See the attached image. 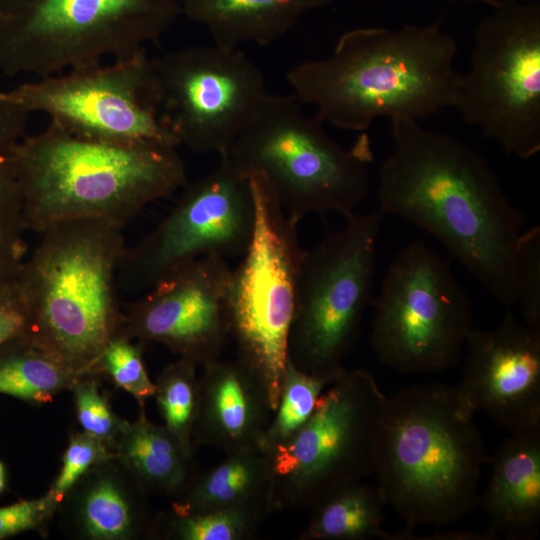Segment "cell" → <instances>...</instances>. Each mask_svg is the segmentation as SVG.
Listing matches in <instances>:
<instances>
[{
    "instance_id": "obj_20",
    "label": "cell",
    "mask_w": 540,
    "mask_h": 540,
    "mask_svg": "<svg viewBox=\"0 0 540 540\" xmlns=\"http://www.w3.org/2000/svg\"><path fill=\"white\" fill-rule=\"evenodd\" d=\"M492 474L479 498L488 530L536 532L540 519V429L512 433L489 458Z\"/></svg>"
},
{
    "instance_id": "obj_34",
    "label": "cell",
    "mask_w": 540,
    "mask_h": 540,
    "mask_svg": "<svg viewBox=\"0 0 540 540\" xmlns=\"http://www.w3.org/2000/svg\"><path fill=\"white\" fill-rule=\"evenodd\" d=\"M59 504L46 492L30 500L0 507V540L27 531L42 530L58 511Z\"/></svg>"
},
{
    "instance_id": "obj_2",
    "label": "cell",
    "mask_w": 540,
    "mask_h": 540,
    "mask_svg": "<svg viewBox=\"0 0 540 540\" xmlns=\"http://www.w3.org/2000/svg\"><path fill=\"white\" fill-rule=\"evenodd\" d=\"M457 52L440 21L359 27L343 33L328 57L295 65L286 80L324 123L364 132L378 118L420 121L453 107Z\"/></svg>"
},
{
    "instance_id": "obj_38",
    "label": "cell",
    "mask_w": 540,
    "mask_h": 540,
    "mask_svg": "<svg viewBox=\"0 0 540 540\" xmlns=\"http://www.w3.org/2000/svg\"><path fill=\"white\" fill-rule=\"evenodd\" d=\"M6 468L2 461H0V494L4 491L6 488Z\"/></svg>"
},
{
    "instance_id": "obj_36",
    "label": "cell",
    "mask_w": 540,
    "mask_h": 540,
    "mask_svg": "<svg viewBox=\"0 0 540 540\" xmlns=\"http://www.w3.org/2000/svg\"><path fill=\"white\" fill-rule=\"evenodd\" d=\"M30 113L6 100L0 90V163L25 137Z\"/></svg>"
},
{
    "instance_id": "obj_8",
    "label": "cell",
    "mask_w": 540,
    "mask_h": 540,
    "mask_svg": "<svg viewBox=\"0 0 540 540\" xmlns=\"http://www.w3.org/2000/svg\"><path fill=\"white\" fill-rule=\"evenodd\" d=\"M388 397L371 373L344 368L306 423L272 454V508H312L374 474Z\"/></svg>"
},
{
    "instance_id": "obj_18",
    "label": "cell",
    "mask_w": 540,
    "mask_h": 540,
    "mask_svg": "<svg viewBox=\"0 0 540 540\" xmlns=\"http://www.w3.org/2000/svg\"><path fill=\"white\" fill-rule=\"evenodd\" d=\"M202 367L194 444L224 454L258 445L273 413L259 375L238 357Z\"/></svg>"
},
{
    "instance_id": "obj_13",
    "label": "cell",
    "mask_w": 540,
    "mask_h": 540,
    "mask_svg": "<svg viewBox=\"0 0 540 540\" xmlns=\"http://www.w3.org/2000/svg\"><path fill=\"white\" fill-rule=\"evenodd\" d=\"M1 95L83 137L179 145L164 114L153 58L146 48L109 64L97 62L38 78Z\"/></svg>"
},
{
    "instance_id": "obj_28",
    "label": "cell",
    "mask_w": 540,
    "mask_h": 540,
    "mask_svg": "<svg viewBox=\"0 0 540 540\" xmlns=\"http://www.w3.org/2000/svg\"><path fill=\"white\" fill-rule=\"evenodd\" d=\"M332 381L302 372L286 359L279 401L258 445L272 453L292 437L310 418Z\"/></svg>"
},
{
    "instance_id": "obj_30",
    "label": "cell",
    "mask_w": 540,
    "mask_h": 540,
    "mask_svg": "<svg viewBox=\"0 0 540 540\" xmlns=\"http://www.w3.org/2000/svg\"><path fill=\"white\" fill-rule=\"evenodd\" d=\"M97 372L107 374L115 385L135 398L139 407H144L145 401L154 396L155 382L147 373L142 349L124 333L107 344L99 358Z\"/></svg>"
},
{
    "instance_id": "obj_26",
    "label": "cell",
    "mask_w": 540,
    "mask_h": 540,
    "mask_svg": "<svg viewBox=\"0 0 540 540\" xmlns=\"http://www.w3.org/2000/svg\"><path fill=\"white\" fill-rule=\"evenodd\" d=\"M266 517L242 509L191 513L170 510L154 518L153 535L177 540H246L253 538Z\"/></svg>"
},
{
    "instance_id": "obj_25",
    "label": "cell",
    "mask_w": 540,
    "mask_h": 540,
    "mask_svg": "<svg viewBox=\"0 0 540 540\" xmlns=\"http://www.w3.org/2000/svg\"><path fill=\"white\" fill-rule=\"evenodd\" d=\"M79 375L26 338L0 346V394L44 404L70 390Z\"/></svg>"
},
{
    "instance_id": "obj_22",
    "label": "cell",
    "mask_w": 540,
    "mask_h": 540,
    "mask_svg": "<svg viewBox=\"0 0 540 540\" xmlns=\"http://www.w3.org/2000/svg\"><path fill=\"white\" fill-rule=\"evenodd\" d=\"M336 0H181V13L204 26L213 44L238 49L243 43L270 45L303 14Z\"/></svg>"
},
{
    "instance_id": "obj_3",
    "label": "cell",
    "mask_w": 540,
    "mask_h": 540,
    "mask_svg": "<svg viewBox=\"0 0 540 540\" xmlns=\"http://www.w3.org/2000/svg\"><path fill=\"white\" fill-rule=\"evenodd\" d=\"M9 159L17 178L26 230L101 218L125 223L186 180L177 146L117 143L77 135L50 121L25 136Z\"/></svg>"
},
{
    "instance_id": "obj_16",
    "label": "cell",
    "mask_w": 540,
    "mask_h": 540,
    "mask_svg": "<svg viewBox=\"0 0 540 540\" xmlns=\"http://www.w3.org/2000/svg\"><path fill=\"white\" fill-rule=\"evenodd\" d=\"M226 258L209 256L184 267L128 304L123 333L157 342L195 365L217 359L229 336Z\"/></svg>"
},
{
    "instance_id": "obj_9",
    "label": "cell",
    "mask_w": 540,
    "mask_h": 540,
    "mask_svg": "<svg viewBox=\"0 0 540 540\" xmlns=\"http://www.w3.org/2000/svg\"><path fill=\"white\" fill-rule=\"evenodd\" d=\"M246 172L254 198L255 223L243 259L231 271L226 319L237 357L264 382L274 413L305 250L299 242L298 222L286 214L266 179L257 172Z\"/></svg>"
},
{
    "instance_id": "obj_33",
    "label": "cell",
    "mask_w": 540,
    "mask_h": 540,
    "mask_svg": "<svg viewBox=\"0 0 540 540\" xmlns=\"http://www.w3.org/2000/svg\"><path fill=\"white\" fill-rule=\"evenodd\" d=\"M114 457L101 440L85 432L73 433L62 457L60 471L47 491L58 504L93 466Z\"/></svg>"
},
{
    "instance_id": "obj_14",
    "label": "cell",
    "mask_w": 540,
    "mask_h": 540,
    "mask_svg": "<svg viewBox=\"0 0 540 540\" xmlns=\"http://www.w3.org/2000/svg\"><path fill=\"white\" fill-rule=\"evenodd\" d=\"M254 223L249 175L221 155L214 170L191 183L163 220L126 249L118 286L146 290L201 258L243 255Z\"/></svg>"
},
{
    "instance_id": "obj_5",
    "label": "cell",
    "mask_w": 540,
    "mask_h": 540,
    "mask_svg": "<svg viewBox=\"0 0 540 540\" xmlns=\"http://www.w3.org/2000/svg\"><path fill=\"white\" fill-rule=\"evenodd\" d=\"M124 225L78 218L45 228L18 273L30 314L26 339L77 373H98L107 344L123 334L118 273Z\"/></svg>"
},
{
    "instance_id": "obj_27",
    "label": "cell",
    "mask_w": 540,
    "mask_h": 540,
    "mask_svg": "<svg viewBox=\"0 0 540 540\" xmlns=\"http://www.w3.org/2000/svg\"><path fill=\"white\" fill-rule=\"evenodd\" d=\"M197 365L179 358L167 365L155 382V393L164 426L193 454V429L199 408Z\"/></svg>"
},
{
    "instance_id": "obj_12",
    "label": "cell",
    "mask_w": 540,
    "mask_h": 540,
    "mask_svg": "<svg viewBox=\"0 0 540 540\" xmlns=\"http://www.w3.org/2000/svg\"><path fill=\"white\" fill-rule=\"evenodd\" d=\"M453 108L508 155L540 151L539 1L493 8L478 22Z\"/></svg>"
},
{
    "instance_id": "obj_31",
    "label": "cell",
    "mask_w": 540,
    "mask_h": 540,
    "mask_svg": "<svg viewBox=\"0 0 540 540\" xmlns=\"http://www.w3.org/2000/svg\"><path fill=\"white\" fill-rule=\"evenodd\" d=\"M100 373H82L73 383L78 422L83 432L101 440L111 450L126 420L117 416L107 397L101 392L97 376Z\"/></svg>"
},
{
    "instance_id": "obj_15",
    "label": "cell",
    "mask_w": 540,
    "mask_h": 540,
    "mask_svg": "<svg viewBox=\"0 0 540 540\" xmlns=\"http://www.w3.org/2000/svg\"><path fill=\"white\" fill-rule=\"evenodd\" d=\"M153 62L172 131L198 153H226L268 93L262 71L239 49L192 46Z\"/></svg>"
},
{
    "instance_id": "obj_24",
    "label": "cell",
    "mask_w": 540,
    "mask_h": 540,
    "mask_svg": "<svg viewBox=\"0 0 540 540\" xmlns=\"http://www.w3.org/2000/svg\"><path fill=\"white\" fill-rule=\"evenodd\" d=\"M385 505L376 485H349L311 508L300 540L390 539L383 527Z\"/></svg>"
},
{
    "instance_id": "obj_29",
    "label": "cell",
    "mask_w": 540,
    "mask_h": 540,
    "mask_svg": "<svg viewBox=\"0 0 540 540\" xmlns=\"http://www.w3.org/2000/svg\"><path fill=\"white\" fill-rule=\"evenodd\" d=\"M22 195L11 161L0 163V284L14 279L25 261Z\"/></svg>"
},
{
    "instance_id": "obj_23",
    "label": "cell",
    "mask_w": 540,
    "mask_h": 540,
    "mask_svg": "<svg viewBox=\"0 0 540 540\" xmlns=\"http://www.w3.org/2000/svg\"><path fill=\"white\" fill-rule=\"evenodd\" d=\"M112 453L148 494L176 498L198 475L193 454L164 425L150 421L144 407L135 421L126 420Z\"/></svg>"
},
{
    "instance_id": "obj_37",
    "label": "cell",
    "mask_w": 540,
    "mask_h": 540,
    "mask_svg": "<svg viewBox=\"0 0 540 540\" xmlns=\"http://www.w3.org/2000/svg\"><path fill=\"white\" fill-rule=\"evenodd\" d=\"M461 1L477 2V3H482V4H485V5H488V6L492 7V8H498V7H502V6H505V5H509V4H513V3H517V2L529 1V0H461Z\"/></svg>"
},
{
    "instance_id": "obj_32",
    "label": "cell",
    "mask_w": 540,
    "mask_h": 540,
    "mask_svg": "<svg viewBox=\"0 0 540 540\" xmlns=\"http://www.w3.org/2000/svg\"><path fill=\"white\" fill-rule=\"evenodd\" d=\"M514 271L519 304L524 323L540 331V228L520 234L514 256Z\"/></svg>"
},
{
    "instance_id": "obj_6",
    "label": "cell",
    "mask_w": 540,
    "mask_h": 540,
    "mask_svg": "<svg viewBox=\"0 0 540 540\" xmlns=\"http://www.w3.org/2000/svg\"><path fill=\"white\" fill-rule=\"evenodd\" d=\"M223 155L261 174L298 223L312 213H353L368 195L374 160L367 133L344 148L319 117L303 112L295 96L269 92Z\"/></svg>"
},
{
    "instance_id": "obj_21",
    "label": "cell",
    "mask_w": 540,
    "mask_h": 540,
    "mask_svg": "<svg viewBox=\"0 0 540 540\" xmlns=\"http://www.w3.org/2000/svg\"><path fill=\"white\" fill-rule=\"evenodd\" d=\"M272 454L259 445L229 453L197 475L171 503V511L191 513L214 509H242L268 516L272 508Z\"/></svg>"
},
{
    "instance_id": "obj_1",
    "label": "cell",
    "mask_w": 540,
    "mask_h": 540,
    "mask_svg": "<svg viewBox=\"0 0 540 540\" xmlns=\"http://www.w3.org/2000/svg\"><path fill=\"white\" fill-rule=\"evenodd\" d=\"M393 149L380 167L382 216L434 236L496 301L517 302L515 247L527 216L506 197L485 156L411 119L391 120Z\"/></svg>"
},
{
    "instance_id": "obj_10",
    "label": "cell",
    "mask_w": 540,
    "mask_h": 540,
    "mask_svg": "<svg viewBox=\"0 0 540 540\" xmlns=\"http://www.w3.org/2000/svg\"><path fill=\"white\" fill-rule=\"evenodd\" d=\"M337 231L305 250L297 282L287 359L300 371L334 380L357 341L376 270L377 213H350Z\"/></svg>"
},
{
    "instance_id": "obj_17",
    "label": "cell",
    "mask_w": 540,
    "mask_h": 540,
    "mask_svg": "<svg viewBox=\"0 0 540 540\" xmlns=\"http://www.w3.org/2000/svg\"><path fill=\"white\" fill-rule=\"evenodd\" d=\"M460 383L473 414L483 412L511 433L540 429V331L506 308L493 329L472 328Z\"/></svg>"
},
{
    "instance_id": "obj_35",
    "label": "cell",
    "mask_w": 540,
    "mask_h": 540,
    "mask_svg": "<svg viewBox=\"0 0 540 540\" xmlns=\"http://www.w3.org/2000/svg\"><path fill=\"white\" fill-rule=\"evenodd\" d=\"M30 314L28 303L18 275L0 284V346L29 332Z\"/></svg>"
},
{
    "instance_id": "obj_7",
    "label": "cell",
    "mask_w": 540,
    "mask_h": 540,
    "mask_svg": "<svg viewBox=\"0 0 540 540\" xmlns=\"http://www.w3.org/2000/svg\"><path fill=\"white\" fill-rule=\"evenodd\" d=\"M181 0H0V70L47 77L156 42Z\"/></svg>"
},
{
    "instance_id": "obj_11",
    "label": "cell",
    "mask_w": 540,
    "mask_h": 540,
    "mask_svg": "<svg viewBox=\"0 0 540 540\" xmlns=\"http://www.w3.org/2000/svg\"><path fill=\"white\" fill-rule=\"evenodd\" d=\"M370 304V343L382 364L403 373H436L458 364L473 328L472 301L450 260L424 241L400 250Z\"/></svg>"
},
{
    "instance_id": "obj_4",
    "label": "cell",
    "mask_w": 540,
    "mask_h": 540,
    "mask_svg": "<svg viewBox=\"0 0 540 540\" xmlns=\"http://www.w3.org/2000/svg\"><path fill=\"white\" fill-rule=\"evenodd\" d=\"M473 415L455 386L443 383L388 397L374 474L407 531L457 521L479 504L478 481L489 458Z\"/></svg>"
},
{
    "instance_id": "obj_19",
    "label": "cell",
    "mask_w": 540,
    "mask_h": 540,
    "mask_svg": "<svg viewBox=\"0 0 540 540\" xmlns=\"http://www.w3.org/2000/svg\"><path fill=\"white\" fill-rule=\"evenodd\" d=\"M148 493L114 457L90 468L59 504L68 533L86 540L153 536Z\"/></svg>"
}]
</instances>
